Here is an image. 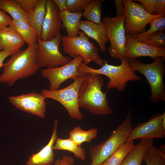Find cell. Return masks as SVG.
<instances>
[{"mask_svg": "<svg viewBox=\"0 0 165 165\" xmlns=\"http://www.w3.org/2000/svg\"><path fill=\"white\" fill-rule=\"evenodd\" d=\"M79 28L89 38H93L97 42L101 52L106 51V43L109 40L103 22L98 25L87 20H81L79 23Z\"/></svg>", "mask_w": 165, "mask_h": 165, "instance_id": "obj_17", "label": "cell"}, {"mask_svg": "<svg viewBox=\"0 0 165 165\" xmlns=\"http://www.w3.org/2000/svg\"><path fill=\"white\" fill-rule=\"evenodd\" d=\"M138 1L144 6L145 10L148 14L153 15L155 11V6L157 0H134Z\"/></svg>", "mask_w": 165, "mask_h": 165, "instance_id": "obj_32", "label": "cell"}, {"mask_svg": "<svg viewBox=\"0 0 165 165\" xmlns=\"http://www.w3.org/2000/svg\"><path fill=\"white\" fill-rule=\"evenodd\" d=\"M16 31L9 26L0 30V43L2 50H8L16 53L25 43Z\"/></svg>", "mask_w": 165, "mask_h": 165, "instance_id": "obj_18", "label": "cell"}, {"mask_svg": "<svg viewBox=\"0 0 165 165\" xmlns=\"http://www.w3.org/2000/svg\"><path fill=\"white\" fill-rule=\"evenodd\" d=\"M2 47L0 43V52L2 51Z\"/></svg>", "mask_w": 165, "mask_h": 165, "instance_id": "obj_41", "label": "cell"}, {"mask_svg": "<svg viewBox=\"0 0 165 165\" xmlns=\"http://www.w3.org/2000/svg\"><path fill=\"white\" fill-rule=\"evenodd\" d=\"M61 41L63 52L73 59L80 56L87 64L93 61L101 67L104 65L103 60L99 55L100 48L90 42L89 37L83 32L80 31L75 37L62 35Z\"/></svg>", "mask_w": 165, "mask_h": 165, "instance_id": "obj_6", "label": "cell"}, {"mask_svg": "<svg viewBox=\"0 0 165 165\" xmlns=\"http://www.w3.org/2000/svg\"><path fill=\"white\" fill-rule=\"evenodd\" d=\"M118 66L109 64L107 60H103L104 65L100 68L94 69L89 67L83 62L80 64L78 71L81 74L92 73L104 75L109 79L106 88L108 90L116 89L120 92L124 91L127 83L129 81L137 82L140 78L129 65L128 59L124 58Z\"/></svg>", "mask_w": 165, "mask_h": 165, "instance_id": "obj_3", "label": "cell"}, {"mask_svg": "<svg viewBox=\"0 0 165 165\" xmlns=\"http://www.w3.org/2000/svg\"><path fill=\"white\" fill-rule=\"evenodd\" d=\"M46 9L41 38L43 41H49L54 38L63 28L60 11L53 0H46Z\"/></svg>", "mask_w": 165, "mask_h": 165, "instance_id": "obj_14", "label": "cell"}, {"mask_svg": "<svg viewBox=\"0 0 165 165\" xmlns=\"http://www.w3.org/2000/svg\"><path fill=\"white\" fill-rule=\"evenodd\" d=\"M130 109L123 121L102 143L90 146L89 149L91 163L90 165H100L107 159L127 141L133 129Z\"/></svg>", "mask_w": 165, "mask_h": 165, "instance_id": "obj_5", "label": "cell"}, {"mask_svg": "<svg viewBox=\"0 0 165 165\" xmlns=\"http://www.w3.org/2000/svg\"><path fill=\"white\" fill-rule=\"evenodd\" d=\"M153 139H141L120 165H142L145 152L148 147L153 143Z\"/></svg>", "mask_w": 165, "mask_h": 165, "instance_id": "obj_20", "label": "cell"}, {"mask_svg": "<svg viewBox=\"0 0 165 165\" xmlns=\"http://www.w3.org/2000/svg\"><path fill=\"white\" fill-rule=\"evenodd\" d=\"M85 76L84 74L76 77L73 83L62 89L55 90L43 89L41 93L46 98H51L60 102L66 109L71 118L80 120L83 116L79 109V93L80 85Z\"/></svg>", "mask_w": 165, "mask_h": 165, "instance_id": "obj_7", "label": "cell"}, {"mask_svg": "<svg viewBox=\"0 0 165 165\" xmlns=\"http://www.w3.org/2000/svg\"><path fill=\"white\" fill-rule=\"evenodd\" d=\"M46 0H37L34 9L27 13L29 24L35 30L38 38H41L42 23L46 14Z\"/></svg>", "mask_w": 165, "mask_h": 165, "instance_id": "obj_19", "label": "cell"}, {"mask_svg": "<svg viewBox=\"0 0 165 165\" xmlns=\"http://www.w3.org/2000/svg\"><path fill=\"white\" fill-rule=\"evenodd\" d=\"M25 11L28 13L32 10L37 0H16Z\"/></svg>", "mask_w": 165, "mask_h": 165, "instance_id": "obj_33", "label": "cell"}, {"mask_svg": "<svg viewBox=\"0 0 165 165\" xmlns=\"http://www.w3.org/2000/svg\"><path fill=\"white\" fill-rule=\"evenodd\" d=\"M58 7L60 12L67 10L66 0H53Z\"/></svg>", "mask_w": 165, "mask_h": 165, "instance_id": "obj_39", "label": "cell"}, {"mask_svg": "<svg viewBox=\"0 0 165 165\" xmlns=\"http://www.w3.org/2000/svg\"><path fill=\"white\" fill-rule=\"evenodd\" d=\"M153 15L165 16V0H157Z\"/></svg>", "mask_w": 165, "mask_h": 165, "instance_id": "obj_34", "label": "cell"}, {"mask_svg": "<svg viewBox=\"0 0 165 165\" xmlns=\"http://www.w3.org/2000/svg\"><path fill=\"white\" fill-rule=\"evenodd\" d=\"M125 14H116L115 17L106 16L102 20L110 43L108 48L111 57L121 60L125 57L126 36Z\"/></svg>", "mask_w": 165, "mask_h": 165, "instance_id": "obj_8", "label": "cell"}, {"mask_svg": "<svg viewBox=\"0 0 165 165\" xmlns=\"http://www.w3.org/2000/svg\"><path fill=\"white\" fill-rule=\"evenodd\" d=\"M9 26L16 31L28 45L36 43L38 37L36 31L27 22L12 19Z\"/></svg>", "mask_w": 165, "mask_h": 165, "instance_id": "obj_22", "label": "cell"}, {"mask_svg": "<svg viewBox=\"0 0 165 165\" xmlns=\"http://www.w3.org/2000/svg\"><path fill=\"white\" fill-rule=\"evenodd\" d=\"M125 15L126 36L141 34L146 31V26L156 18L161 16L147 13L141 3L133 0H123Z\"/></svg>", "mask_w": 165, "mask_h": 165, "instance_id": "obj_9", "label": "cell"}, {"mask_svg": "<svg viewBox=\"0 0 165 165\" xmlns=\"http://www.w3.org/2000/svg\"><path fill=\"white\" fill-rule=\"evenodd\" d=\"M92 0H66L67 10L72 13H82Z\"/></svg>", "mask_w": 165, "mask_h": 165, "instance_id": "obj_31", "label": "cell"}, {"mask_svg": "<svg viewBox=\"0 0 165 165\" xmlns=\"http://www.w3.org/2000/svg\"><path fill=\"white\" fill-rule=\"evenodd\" d=\"M85 74L79 89V107L85 108L94 115L111 114L113 110L108 101L107 92L104 93L101 90L103 84L102 75L92 73Z\"/></svg>", "mask_w": 165, "mask_h": 165, "instance_id": "obj_2", "label": "cell"}, {"mask_svg": "<svg viewBox=\"0 0 165 165\" xmlns=\"http://www.w3.org/2000/svg\"><path fill=\"white\" fill-rule=\"evenodd\" d=\"M114 5L116 9V13L119 14H125V10L123 0H114Z\"/></svg>", "mask_w": 165, "mask_h": 165, "instance_id": "obj_37", "label": "cell"}, {"mask_svg": "<svg viewBox=\"0 0 165 165\" xmlns=\"http://www.w3.org/2000/svg\"><path fill=\"white\" fill-rule=\"evenodd\" d=\"M135 146L133 140L127 141L102 164L104 165H120Z\"/></svg>", "mask_w": 165, "mask_h": 165, "instance_id": "obj_27", "label": "cell"}, {"mask_svg": "<svg viewBox=\"0 0 165 165\" xmlns=\"http://www.w3.org/2000/svg\"><path fill=\"white\" fill-rule=\"evenodd\" d=\"M146 165H165V154L152 144L148 148L143 157Z\"/></svg>", "mask_w": 165, "mask_h": 165, "instance_id": "obj_28", "label": "cell"}, {"mask_svg": "<svg viewBox=\"0 0 165 165\" xmlns=\"http://www.w3.org/2000/svg\"><path fill=\"white\" fill-rule=\"evenodd\" d=\"M53 146V149L64 150L73 153L75 156L81 161H84L86 158V152L81 147L69 138L62 139L57 138Z\"/></svg>", "mask_w": 165, "mask_h": 165, "instance_id": "obj_24", "label": "cell"}, {"mask_svg": "<svg viewBox=\"0 0 165 165\" xmlns=\"http://www.w3.org/2000/svg\"><path fill=\"white\" fill-rule=\"evenodd\" d=\"M37 43L28 45L24 50H19L3 64L0 83L12 86L19 79L35 74L40 68L37 54Z\"/></svg>", "mask_w": 165, "mask_h": 165, "instance_id": "obj_1", "label": "cell"}, {"mask_svg": "<svg viewBox=\"0 0 165 165\" xmlns=\"http://www.w3.org/2000/svg\"><path fill=\"white\" fill-rule=\"evenodd\" d=\"M149 24L150 26L149 29L141 34L133 35L132 37L138 40L141 41L156 32L165 31V16H159Z\"/></svg>", "mask_w": 165, "mask_h": 165, "instance_id": "obj_29", "label": "cell"}, {"mask_svg": "<svg viewBox=\"0 0 165 165\" xmlns=\"http://www.w3.org/2000/svg\"><path fill=\"white\" fill-rule=\"evenodd\" d=\"M165 57H160L150 63L145 64L137 58L128 59L130 67L135 72L143 75L151 89L149 100L158 103L165 101V86L163 79L165 74Z\"/></svg>", "mask_w": 165, "mask_h": 165, "instance_id": "obj_4", "label": "cell"}, {"mask_svg": "<svg viewBox=\"0 0 165 165\" xmlns=\"http://www.w3.org/2000/svg\"><path fill=\"white\" fill-rule=\"evenodd\" d=\"M46 98L42 93L32 92L11 96L9 100L10 102L19 110L44 118L46 111Z\"/></svg>", "mask_w": 165, "mask_h": 165, "instance_id": "obj_12", "label": "cell"}, {"mask_svg": "<svg viewBox=\"0 0 165 165\" xmlns=\"http://www.w3.org/2000/svg\"><path fill=\"white\" fill-rule=\"evenodd\" d=\"M104 0H92L82 13V16L98 25L102 23L101 20L102 5Z\"/></svg>", "mask_w": 165, "mask_h": 165, "instance_id": "obj_26", "label": "cell"}, {"mask_svg": "<svg viewBox=\"0 0 165 165\" xmlns=\"http://www.w3.org/2000/svg\"><path fill=\"white\" fill-rule=\"evenodd\" d=\"M74 160L70 156H64L61 158L57 159L54 165H73Z\"/></svg>", "mask_w": 165, "mask_h": 165, "instance_id": "obj_36", "label": "cell"}, {"mask_svg": "<svg viewBox=\"0 0 165 165\" xmlns=\"http://www.w3.org/2000/svg\"><path fill=\"white\" fill-rule=\"evenodd\" d=\"M83 61V57L79 56L63 65L42 69V76L47 79L50 82L49 90H59L61 85L64 81L69 79L73 80L76 77L84 74L78 71L79 66Z\"/></svg>", "mask_w": 165, "mask_h": 165, "instance_id": "obj_11", "label": "cell"}, {"mask_svg": "<svg viewBox=\"0 0 165 165\" xmlns=\"http://www.w3.org/2000/svg\"><path fill=\"white\" fill-rule=\"evenodd\" d=\"M12 20L9 16L0 9V30L9 26Z\"/></svg>", "mask_w": 165, "mask_h": 165, "instance_id": "obj_35", "label": "cell"}, {"mask_svg": "<svg viewBox=\"0 0 165 165\" xmlns=\"http://www.w3.org/2000/svg\"><path fill=\"white\" fill-rule=\"evenodd\" d=\"M82 13H72L67 10L60 12L63 27L65 28L68 36L73 38L78 35L80 32L79 25Z\"/></svg>", "mask_w": 165, "mask_h": 165, "instance_id": "obj_21", "label": "cell"}, {"mask_svg": "<svg viewBox=\"0 0 165 165\" xmlns=\"http://www.w3.org/2000/svg\"><path fill=\"white\" fill-rule=\"evenodd\" d=\"M163 113H156L153 115L148 121L140 123L132 129L127 141L138 139H162L165 137V129L163 126Z\"/></svg>", "mask_w": 165, "mask_h": 165, "instance_id": "obj_13", "label": "cell"}, {"mask_svg": "<svg viewBox=\"0 0 165 165\" xmlns=\"http://www.w3.org/2000/svg\"><path fill=\"white\" fill-rule=\"evenodd\" d=\"M161 151L165 153V145H160L159 148Z\"/></svg>", "mask_w": 165, "mask_h": 165, "instance_id": "obj_40", "label": "cell"}, {"mask_svg": "<svg viewBox=\"0 0 165 165\" xmlns=\"http://www.w3.org/2000/svg\"><path fill=\"white\" fill-rule=\"evenodd\" d=\"M140 57H149L154 60L158 57H165V49L152 47L132 35L126 36L125 57L129 59Z\"/></svg>", "mask_w": 165, "mask_h": 165, "instance_id": "obj_15", "label": "cell"}, {"mask_svg": "<svg viewBox=\"0 0 165 165\" xmlns=\"http://www.w3.org/2000/svg\"><path fill=\"white\" fill-rule=\"evenodd\" d=\"M62 37L59 31L54 38L49 41H43L37 38V54L40 68L57 67L71 61L69 57L63 55L60 51Z\"/></svg>", "mask_w": 165, "mask_h": 165, "instance_id": "obj_10", "label": "cell"}, {"mask_svg": "<svg viewBox=\"0 0 165 165\" xmlns=\"http://www.w3.org/2000/svg\"><path fill=\"white\" fill-rule=\"evenodd\" d=\"M139 41L152 47L165 49V31H158Z\"/></svg>", "mask_w": 165, "mask_h": 165, "instance_id": "obj_30", "label": "cell"}, {"mask_svg": "<svg viewBox=\"0 0 165 165\" xmlns=\"http://www.w3.org/2000/svg\"><path fill=\"white\" fill-rule=\"evenodd\" d=\"M0 9L10 14L13 20H23L29 23L27 13L16 0H0Z\"/></svg>", "mask_w": 165, "mask_h": 165, "instance_id": "obj_23", "label": "cell"}, {"mask_svg": "<svg viewBox=\"0 0 165 165\" xmlns=\"http://www.w3.org/2000/svg\"><path fill=\"white\" fill-rule=\"evenodd\" d=\"M58 121L55 119L51 138L48 143L38 153L28 158L25 165H52L54 162L53 146L57 137Z\"/></svg>", "mask_w": 165, "mask_h": 165, "instance_id": "obj_16", "label": "cell"}, {"mask_svg": "<svg viewBox=\"0 0 165 165\" xmlns=\"http://www.w3.org/2000/svg\"><path fill=\"white\" fill-rule=\"evenodd\" d=\"M14 53L13 51L2 50L0 52V68L3 67V62L6 58Z\"/></svg>", "mask_w": 165, "mask_h": 165, "instance_id": "obj_38", "label": "cell"}, {"mask_svg": "<svg viewBox=\"0 0 165 165\" xmlns=\"http://www.w3.org/2000/svg\"><path fill=\"white\" fill-rule=\"evenodd\" d=\"M69 138L76 144L80 145L82 143H90L94 139L96 138L97 129L93 128L88 130H84L80 126H77L69 132Z\"/></svg>", "mask_w": 165, "mask_h": 165, "instance_id": "obj_25", "label": "cell"}, {"mask_svg": "<svg viewBox=\"0 0 165 165\" xmlns=\"http://www.w3.org/2000/svg\"><path fill=\"white\" fill-rule=\"evenodd\" d=\"M100 165H104L102 163Z\"/></svg>", "mask_w": 165, "mask_h": 165, "instance_id": "obj_42", "label": "cell"}]
</instances>
